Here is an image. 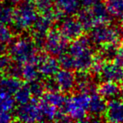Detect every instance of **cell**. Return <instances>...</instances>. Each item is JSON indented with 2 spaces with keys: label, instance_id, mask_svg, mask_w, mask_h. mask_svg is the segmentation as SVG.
Segmentation results:
<instances>
[{
  "label": "cell",
  "instance_id": "cell-1",
  "mask_svg": "<svg viewBox=\"0 0 123 123\" xmlns=\"http://www.w3.org/2000/svg\"><path fill=\"white\" fill-rule=\"evenodd\" d=\"M9 47V54L14 62L25 64L32 62H35L38 54V47L32 37L20 36L12 40Z\"/></svg>",
  "mask_w": 123,
  "mask_h": 123
},
{
  "label": "cell",
  "instance_id": "cell-2",
  "mask_svg": "<svg viewBox=\"0 0 123 123\" xmlns=\"http://www.w3.org/2000/svg\"><path fill=\"white\" fill-rule=\"evenodd\" d=\"M92 41L86 36H80L68 46V52L74 58V69L77 71H88L92 64L94 52Z\"/></svg>",
  "mask_w": 123,
  "mask_h": 123
},
{
  "label": "cell",
  "instance_id": "cell-3",
  "mask_svg": "<svg viewBox=\"0 0 123 123\" xmlns=\"http://www.w3.org/2000/svg\"><path fill=\"white\" fill-rule=\"evenodd\" d=\"M38 10L34 0H22L14 9V19L11 25L16 33H22L32 28L38 18Z\"/></svg>",
  "mask_w": 123,
  "mask_h": 123
},
{
  "label": "cell",
  "instance_id": "cell-4",
  "mask_svg": "<svg viewBox=\"0 0 123 123\" xmlns=\"http://www.w3.org/2000/svg\"><path fill=\"white\" fill-rule=\"evenodd\" d=\"M91 95L87 93L78 92L69 98H67L65 104L61 109L65 111L71 121H87V111L90 102Z\"/></svg>",
  "mask_w": 123,
  "mask_h": 123
},
{
  "label": "cell",
  "instance_id": "cell-5",
  "mask_svg": "<svg viewBox=\"0 0 123 123\" xmlns=\"http://www.w3.org/2000/svg\"><path fill=\"white\" fill-rule=\"evenodd\" d=\"M89 38L93 43L96 45L107 44V43H119L121 38V31L114 25L110 24L99 25L90 31Z\"/></svg>",
  "mask_w": 123,
  "mask_h": 123
},
{
  "label": "cell",
  "instance_id": "cell-6",
  "mask_svg": "<svg viewBox=\"0 0 123 123\" xmlns=\"http://www.w3.org/2000/svg\"><path fill=\"white\" fill-rule=\"evenodd\" d=\"M68 40L64 37L59 30L51 29L47 32L43 45L45 51L51 56H58L66 52L68 48Z\"/></svg>",
  "mask_w": 123,
  "mask_h": 123
},
{
  "label": "cell",
  "instance_id": "cell-7",
  "mask_svg": "<svg viewBox=\"0 0 123 123\" xmlns=\"http://www.w3.org/2000/svg\"><path fill=\"white\" fill-rule=\"evenodd\" d=\"M14 118L16 121L22 122L44 121L37 99L32 98L27 104L19 105L15 110Z\"/></svg>",
  "mask_w": 123,
  "mask_h": 123
},
{
  "label": "cell",
  "instance_id": "cell-8",
  "mask_svg": "<svg viewBox=\"0 0 123 123\" xmlns=\"http://www.w3.org/2000/svg\"><path fill=\"white\" fill-rule=\"evenodd\" d=\"M53 10L47 14H43L38 16L37 19L32 26L31 37L39 47L44 45L46 34L51 30L53 23L56 21L53 14Z\"/></svg>",
  "mask_w": 123,
  "mask_h": 123
},
{
  "label": "cell",
  "instance_id": "cell-9",
  "mask_svg": "<svg viewBox=\"0 0 123 123\" xmlns=\"http://www.w3.org/2000/svg\"><path fill=\"white\" fill-rule=\"evenodd\" d=\"M35 63L36 64L41 76L45 78L53 77L59 71L60 64L58 60L46 53H38L35 60Z\"/></svg>",
  "mask_w": 123,
  "mask_h": 123
},
{
  "label": "cell",
  "instance_id": "cell-10",
  "mask_svg": "<svg viewBox=\"0 0 123 123\" xmlns=\"http://www.w3.org/2000/svg\"><path fill=\"white\" fill-rule=\"evenodd\" d=\"M61 21L58 30L68 41H74L83 36L84 28L78 18L68 17Z\"/></svg>",
  "mask_w": 123,
  "mask_h": 123
},
{
  "label": "cell",
  "instance_id": "cell-11",
  "mask_svg": "<svg viewBox=\"0 0 123 123\" xmlns=\"http://www.w3.org/2000/svg\"><path fill=\"white\" fill-rule=\"evenodd\" d=\"M59 90L62 93H69L76 88V74L72 70L62 69L54 76Z\"/></svg>",
  "mask_w": 123,
  "mask_h": 123
},
{
  "label": "cell",
  "instance_id": "cell-12",
  "mask_svg": "<svg viewBox=\"0 0 123 123\" xmlns=\"http://www.w3.org/2000/svg\"><path fill=\"white\" fill-rule=\"evenodd\" d=\"M19 79L5 74L0 75V97H12L20 88Z\"/></svg>",
  "mask_w": 123,
  "mask_h": 123
},
{
  "label": "cell",
  "instance_id": "cell-13",
  "mask_svg": "<svg viewBox=\"0 0 123 123\" xmlns=\"http://www.w3.org/2000/svg\"><path fill=\"white\" fill-rule=\"evenodd\" d=\"M105 120L110 122H123V100L113 99L107 103L105 113Z\"/></svg>",
  "mask_w": 123,
  "mask_h": 123
},
{
  "label": "cell",
  "instance_id": "cell-14",
  "mask_svg": "<svg viewBox=\"0 0 123 123\" xmlns=\"http://www.w3.org/2000/svg\"><path fill=\"white\" fill-rule=\"evenodd\" d=\"M99 76L104 81L121 82L123 79V67L115 62H106Z\"/></svg>",
  "mask_w": 123,
  "mask_h": 123
},
{
  "label": "cell",
  "instance_id": "cell-15",
  "mask_svg": "<svg viewBox=\"0 0 123 123\" xmlns=\"http://www.w3.org/2000/svg\"><path fill=\"white\" fill-rule=\"evenodd\" d=\"M95 84L93 81L92 77L88 73V71H78L76 74V88L78 92L93 94L96 92Z\"/></svg>",
  "mask_w": 123,
  "mask_h": 123
},
{
  "label": "cell",
  "instance_id": "cell-16",
  "mask_svg": "<svg viewBox=\"0 0 123 123\" xmlns=\"http://www.w3.org/2000/svg\"><path fill=\"white\" fill-rule=\"evenodd\" d=\"M107 108L106 99H104L99 93H93L91 94L90 102L89 105L88 111L93 117H99L105 113Z\"/></svg>",
  "mask_w": 123,
  "mask_h": 123
},
{
  "label": "cell",
  "instance_id": "cell-17",
  "mask_svg": "<svg viewBox=\"0 0 123 123\" xmlns=\"http://www.w3.org/2000/svg\"><path fill=\"white\" fill-rule=\"evenodd\" d=\"M97 91L106 100L116 99L121 94V89L117 82L104 81L97 88Z\"/></svg>",
  "mask_w": 123,
  "mask_h": 123
},
{
  "label": "cell",
  "instance_id": "cell-18",
  "mask_svg": "<svg viewBox=\"0 0 123 123\" xmlns=\"http://www.w3.org/2000/svg\"><path fill=\"white\" fill-rule=\"evenodd\" d=\"M91 8V10L93 12L95 20L97 22V25L104 24H109L111 21V14H109L107 9H106L105 3L98 2Z\"/></svg>",
  "mask_w": 123,
  "mask_h": 123
},
{
  "label": "cell",
  "instance_id": "cell-19",
  "mask_svg": "<svg viewBox=\"0 0 123 123\" xmlns=\"http://www.w3.org/2000/svg\"><path fill=\"white\" fill-rule=\"evenodd\" d=\"M77 18L82 24L83 27L84 28V31H91L93 28L97 26V22H96L90 7H84V9H81L78 13Z\"/></svg>",
  "mask_w": 123,
  "mask_h": 123
},
{
  "label": "cell",
  "instance_id": "cell-20",
  "mask_svg": "<svg viewBox=\"0 0 123 123\" xmlns=\"http://www.w3.org/2000/svg\"><path fill=\"white\" fill-rule=\"evenodd\" d=\"M40 76H41V74H40L37 66L35 62H30L27 63L23 64L22 79L25 82L30 84L34 81L39 80Z\"/></svg>",
  "mask_w": 123,
  "mask_h": 123
},
{
  "label": "cell",
  "instance_id": "cell-21",
  "mask_svg": "<svg viewBox=\"0 0 123 123\" xmlns=\"http://www.w3.org/2000/svg\"><path fill=\"white\" fill-rule=\"evenodd\" d=\"M55 6L66 14H74L79 10L80 0H54Z\"/></svg>",
  "mask_w": 123,
  "mask_h": 123
},
{
  "label": "cell",
  "instance_id": "cell-22",
  "mask_svg": "<svg viewBox=\"0 0 123 123\" xmlns=\"http://www.w3.org/2000/svg\"><path fill=\"white\" fill-rule=\"evenodd\" d=\"M42 100L52 105L57 108H61L65 104L67 98L63 95L61 91H52V92H47L43 94Z\"/></svg>",
  "mask_w": 123,
  "mask_h": 123
},
{
  "label": "cell",
  "instance_id": "cell-23",
  "mask_svg": "<svg viewBox=\"0 0 123 123\" xmlns=\"http://www.w3.org/2000/svg\"><path fill=\"white\" fill-rule=\"evenodd\" d=\"M118 47H119V43H107L101 45L99 54L106 62H111L116 57L118 51Z\"/></svg>",
  "mask_w": 123,
  "mask_h": 123
},
{
  "label": "cell",
  "instance_id": "cell-24",
  "mask_svg": "<svg viewBox=\"0 0 123 123\" xmlns=\"http://www.w3.org/2000/svg\"><path fill=\"white\" fill-rule=\"evenodd\" d=\"M33 96L31 94L30 84H22L14 94V99L16 103L19 105H25L29 103L32 99Z\"/></svg>",
  "mask_w": 123,
  "mask_h": 123
},
{
  "label": "cell",
  "instance_id": "cell-25",
  "mask_svg": "<svg viewBox=\"0 0 123 123\" xmlns=\"http://www.w3.org/2000/svg\"><path fill=\"white\" fill-rule=\"evenodd\" d=\"M105 5L111 17L119 18L123 14V0H105Z\"/></svg>",
  "mask_w": 123,
  "mask_h": 123
},
{
  "label": "cell",
  "instance_id": "cell-26",
  "mask_svg": "<svg viewBox=\"0 0 123 123\" xmlns=\"http://www.w3.org/2000/svg\"><path fill=\"white\" fill-rule=\"evenodd\" d=\"M39 106L44 121H55V118H56L58 111L57 107L42 100V99L41 102H39Z\"/></svg>",
  "mask_w": 123,
  "mask_h": 123
},
{
  "label": "cell",
  "instance_id": "cell-27",
  "mask_svg": "<svg viewBox=\"0 0 123 123\" xmlns=\"http://www.w3.org/2000/svg\"><path fill=\"white\" fill-rule=\"evenodd\" d=\"M14 9L10 5H0V23L6 25H12Z\"/></svg>",
  "mask_w": 123,
  "mask_h": 123
},
{
  "label": "cell",
  "instance_id": "cell-28",
  "mask_svg": "<svg viewBox=\"0 0 123 123\" xmlns=\"http://www.w3.org/2000/svg\"><path fill=\"white\" fill-rule=\"evenodd\" d=\"M58 62L60 67L63 69L73 70L74 69V58L70 53H62L58 57Z\"/></svg>",
  "mask_w": 123,
  "mask_h": 123
},
{
  "label": "cell",
  "instance_id": "cell-29",
  "mask_svg": "<svg viewBox=\"0 0 123 123\" xmlns=\"http://www.w3.org/2000/svg\"><path fill=\"white\" fill-rule=\"evenodd\" d=\"M36 5L40 14H47L54 9V0H36Z\"/></svg>",
  "mask_w": 123,
  "mask_h": 123
},
{
  "label": "cell",
  "instance_id": "cell-30",
  "mask_svg": "<svg viewBox=\"0 0 123 123\" xmlns=\"http://www.w3.org/2000/svg\"><path fill=\"white\" fill-rule=\"evenodd\" d=\"M105 63H106V61L99 53L94 55L92 64H91L90 68H89L90 69V72L94 74H99Z\"/></svg>",
  "mask_w": 123,
  "mask_h": 123
},
{
  "label": "cell",
  "instance_id": "cell-31",
  "mask_svg": "<svg viewBox=\"0 0 123 123\" xmlns=\"http://www.w3.org/2000/svg\"><path fill=\"white\" fill-rule=\"evenodd\" d=\"M30 88H31L33 98H36V99H39V98L42 97L43 94H45V91H46L43 82H41L39 80L30 83Z\"/></svg>",
  "mask_w": 123,
  "mask_h": 123
},
{
  "label": "cell",
  "instance_id": "cell-32",
  "mask_svg": "<svg viewBox=\"0 0 123 123\" xmlns=\"http://www.w3.org/2000/svg\"><path fill=\"white\" fill-rule=\"evenodd\" d=\"M23 64H20L19 62H11L9 66L8 67L7 70L5 71V74L12 76L14 78L20 79L22 78V70H23Z\"/></svg>",
  "mask_w": 123,
  "mask_h": 123
},
{
  "label": "cell",
  "instance_id": "cell-33",
  "mask_svg": "<svg viewBox=\"0 0 123 123\" xmlns=\"http://www.w3.org/2000/svg\"><path fill=\"white\" fill-rule=\"evenodd\" d=\"M15 99L12 97H0V110L6 112H12L15 107Z\"/></svg>",
  "mask_w": 123,
  "mask_h": 123
},
{
  "label": "cell",
  "instance_id": "cell-34",
  "mask_svg": "<svg viewBox=\"0 0 123 123\" xmlns=\"http://www.w3.org/2000/svg\"><path fill=\"white\" fill-rule=\"evenodd\" d=\"M13 40V32L6 25L0 23V42L9 43Z\"/></svg>",
  "mask_w": 123,
  "mask_h": 123
},
{
  "label": "cell",
  "instance_id": "cell-35",
  "mask_svg": "<svg viewBox=\"0 0 123 123\" xmlns=\"http://www.w3.org/2000/svg\"><path fill=\"white\" fill-rule=\"evenodd\" d=\"M44 84V87L47 92H52V91H60L58 85L56 82L55 78L52 77H48L46 78L45 80L43 81Z\"/></svg>",
  "mask_w": 123,
  "mask_h": 123
},
{
  "label": "cell",
  "instance_id": "cell-36",
  "mask_svg": "<svg viewBox=\"0 0 123 123\" xmlns=\"http://www.w3.org/2000/svg\"><path fill=\"white\" fill-rule=\"evenodd\" d=\"M11 63V57L4 54H0V73H5L8 67Z\"/></svg>",
  "mask_w": 123,
  "mask_h": 123
},
{
  "label": "cell",
  "instance_id": "cell-37",
  "mask_svg": "<svg viewBox=\"0 0 123 123\" xmlns=\"http://www.w3.org/2000/svg\"><path fill=\"white\" fill-rule=\"evenodd\" d=\"M114 62L116 63L123 67V41L119 46V47H118L117 54H116V57H115Z\"/></svg>",
  "mask_w": 123,
  "mask_h": 123
},
{
  "label": "cell",
  "instance_id": "cell-38",
  "mask_svg": "<svg viewBox=\"0 0 123 123\" xmlns=\"http://www.w3.org/2000/svg\"><path fill=\"white\" fill-rule=\"evenodd\" d=\"M13 120V116L11 112L2 111L0 110V122H9Z\"/></svg>",
  "mask_w": 123,
  "mask_h": 123
},
{
  "label": "cell",
  "instance_id": "cell-39",
  "mask_svg": "<svg viewBox=\"0 0 123 123\" xmlns=\"http://www.w3.org/2000/svg\"><path fill=\"white\" fill-rule=\"evenodd\" d=\"M100 1L101 0H80V4L84 7L89 8V7H92L95 4H97L98 2H100Z\"/></svg>",
  "mask_w": 123,
  "mask_h": 123
},
{
  "label": "cell",
  "instance_id": "cell-40",
  "mask_svg": "<svg viewBox=\"0 0 123 123\" xmlns=\"http://www.w3.org/2000/svg\"><path fill=\"white\" fill-rule=\"evenodd\" d=\"M0 1L5 3V4H9L10 5H13V4H19L22 0H0Z\"/></svg>",
  "mask_w": 123,
  "mask_h": 123
},
{
  "label": "cell",
  "instance_id": "cell-41",
  "mask_svg": "<svg viewBox=\"0 0 123 123\" xmlns=\"http://www.w3.org/2000/svg\"><path fill=\"white\" fill-rule=\"evenodd\" d=\"M6 51V46L5 43L0 42V54H4Z\"/></svg>",
  "mask_w": 123,
  "mask_h": 123
},
{
  "label": "cell",
  "instance_id": "cell-42",
  "mask_svg": "<svg viewBox=\"0 0 123 123\" xmlns=\"http://www.w3.org/2000/svg\"><path fill=\"white\" fill-rule=\"evenodd\" d=\"M120 25H121V29L123 31V14L121 16V19H120Z\"/></svg>",
  "mask_w": 123,
  "mask_h": 123
},
{
  "label": "cell",
  "instance_id": "cell-43",
  "mask_svg": "<svg viewBox=\"0 0 123 123\" xmlns=\"http://www.w3.org/2000/svg\"><path fill=\"white\" fill-rule=\"evenodd\" d=\"M121 99L123 100V89H122V90H121Z\"/></svg>",
  "mask_w": 123,
  "mask_h": 123
},
{
  "label": "cell",
  "instance_id": "cell-44",
  "mask_svg": "<svg viewBox=\"0 0 123 123\" xmlns=\"http://www.w3.org/2000/svg\"><path fill=\"white\" fill-rule=\"evenodd\" d=\"M121 88H122V89H123V79L121 81Z\"/></svg>",
  "mask_w": 123,
  "mask_h": 123
},
{
  "label": "cell",
  "instance_id": "cell-45",
  "mask_svg": "<svg viewBox=\"0 0 123 123\" xmlns=\"http://www.w3.org/2000/svg\"><path fill=\"white\" fill-rule=\"evenodd\" d=\"M34 1H36V0H34Z\"/></svg>",
  "mask_w": 123,
  "mask_h": 123
}]
</instances>
